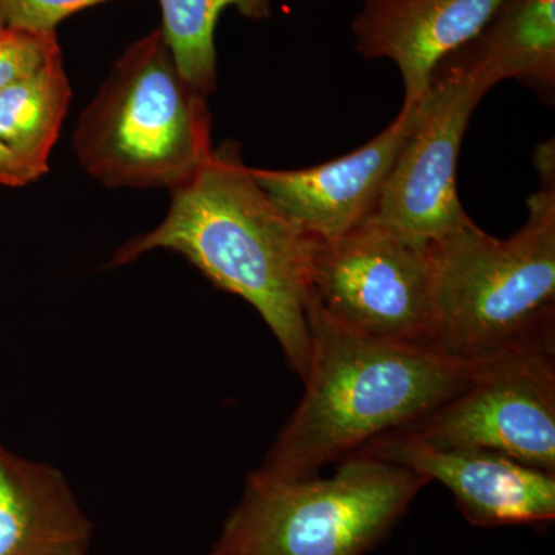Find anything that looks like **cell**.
Instances as JSON below:
<instances>
[{
	"label": "cell",
	"mask_w": 555,
	"mask_h": 555,
	"mask_svg": "<svg viewBox=\"0 0 555 555\" xmlns=\"http://www.w3.org/2000/svg\"><path fill=\"white\" fill-rule=\"evenodd\" d=\"M158 228L113 255L118 268L156 248L188 258L214 286L246 299L275 335L288 366L308 375V301L317 240L284 215L251 178L236 145L224 144L171 189Z\"/></svg>",
	"instance_id": "cell-1"
},
{
	"label": "cell",
	"mask_w": 555,
	"mask_h": 555,
	"mask_svg": "<svg viewBox=\"0 0 555 555\" xmlns=\"http://www.w3.org/2000/svg\"><path fill=\"white\" fill-rule=\"evenodd\" d=\"M310 358L305 393L258 469L259 480L320 476L374 438L396 433L466 389L492 361L456 360L364 337L309 297ZM499 360V358H496Z\"/></svg>",
	"instance_id": "cell-2"
},
{
	"label": "cell",
	"mask_w": 555,
	"mask_h": 555,
	"mask_svg": "<svg viewBox=\"0 0 555 555\" xmlns=\"http://www.w3.org/2000/svg\"><path fill=\"white\" fill-rule=\"evenodd\" d=\"M540 185L524 228L496 240L470 219L433 241L430 349L465 361L555 350L554 147L539 149Z\"/></svg>",
	"instance_id": "cell-3"
},
{
	"label": "cell",
	"mask_w": 555,
	"mask_h": 555,
	"mask_svg": "<svg viewBox=\"0 0 555 555\" xmlns=\"http://www.w3.org/2000/svg\"><path fill=\"white\" fill-rule=\"evenodd\" d=\"M75 152L107 188H169L210 158L206 96L182 78L163 31L131 43L80 116Z\"/></svg>",
	"instance_id": "cell-4"
},
{
	"label": "cell",
	"mask_w": 555,
	"mask_h": 555,
	"mask_svg": "<svg viewBox=\"0 0 555 555\" xmlns=\"http://www.w3.org/2000/svg\"><path fill=\"white\" fill-rule=\"evenodd\" d=\"M427 483L422 474L366 454L332 477H247L207 555H364L377 547Z\"/></svg>",
	"instance_id": "cell-5"
},
{
	"label": "cell",
	"mask_w": 555,
	"mask_h": 555,
	"mask_svg": "<svg viewBox=\"0 0 555 555\" xmlns=\"http://www.w3.org/2000/svg\"><path fill=\"white\" fill-rule=\"evenodd\" d=\"M434 280L433 241L372 215L338 238L317 240L310 298L364 337L430 349Z\"/></svg>",
	"instance_id": "cell-6"
},
{
	"label": "cell",
	"mask_w": 555,
	"mask_h": 555,
	"mask_svg": "<svg viewBox=\"0 0 555 555\" xmlns=\"http://www.w3.org/2000/svg\"><path fill=\"white\" fill-rule=\"evenodd\" d=\"M443 449H483L555 473V350L499 358L466 389L396 430Z\"/></svg>",
	"instance_id": "cell-7"
},
{
	"label": "cell",
	"mask_w": 555,
	"mask_h": 555,
	"mask_svg": "<svg viewBox=\"0 0 555 555\" xmlns=\"http://www.w3.org/2000/svg\"><path fill=\"white\" fill-rule=\"evenodd\" d=\"M486 93L451 54L438 62L379 198L375 215L382 221L426 241L470 221L456 193V163L467 124Z\"/></svg>",
	"instance_id": "cell-8"
},
{
	"label": "cell",
	"mask_w": 555,
	"mask_h": 555,
	"mask_svg": "<svg viewBox=\"0 0 555 555\" xmlns=\"http://www.w3.org/2000/svg\"><path fill=\"white\" fill-rule=\"evenodd\" d=\"M356 454L408 467L440 481L456 507L480 528L528 525L546 528L555 518V473L526 466L483 449H443L397 433L374 438Z\"/></svg>",
	"instance_id": "cell-9"
},
{
	"label": "cell",
	"mask_w": 555,
	"mask_h": 555,
	"mask_svg": "<svg viewBox=\"0 0 555 555\" xmlns=\"http://www.w3.org/2000/svg\"><path fill=\"white\" fill-rule=\"evenodd\" d=\"M418 108L420 101L403 105L382 133L341 158L301 170L250 169L251 178L312 238H338L377 211Z\"/></svg>",
	"instance_id": "cell-10"
},
{
	"label": "cell",
	"mask_w": 555,
	"mask_h": 555,
	"mask_svg": "<svg viewBox=\"0 0 555 555\" xmlns=\"http://www.w3.org/2000/svg\"><path fill=\"white\" fill-rule=\"evenodd\" d=\"M503 0H364L352 21L366 61L397 65L403 105L422 100L438 62L469 42Z\"/></svg>",
	"instance_id": "cell-11"
},
{
	"label": "cell",
	"mask_w": 555,
	"mask_h": 555,
	"mask_svg": "<svg viewBox=\"0 0 555 555\" xmlns=\"http://www.w3.org/2000/svg\"><path fill=\"white\" fill-rule=\"evenodd\" d=\"M91 524L56 467L0 444V555L86 554Z\"/></svg>",
	"instance_id": "cell-12"
},
{
	"label": "cell",
	"mask_w": 555,
	"mask_h": 555,
	"mask_svg": "<svg viewBox=\"0 0 555 555\" xmlns=\"http://www.w3.org/2000/svg\"><path fill=\"white\" fill-rule=\"evenodd\" d=\"M452 57L486 90L507 79L555 98V0H503L483 28Z\"/></svg>",
	"instance_id": "cell-13"
},
{
	"label": "cell",
	"mask_w": 555,
	"mask_h": 555,
	"mask_svg": "<svg viewBox=\"0 0 555 555\" xmlns=\"http://www.w3.org/2000/svg\"><path fill=\"white\" fill-rule=\"evenodd\" d=\"M72 89L62 54H54L27 78L0 90V142L33 178L49 171L51 150L67 116Z\"/></svg>",
	"instance_id": "cell-14"
},
{
	"label": "cell",
	"mask_w": 555,
	"mask_h": 555,
	"mask_svg": "<svg viewBox=\"0 0 555 555\" xmlns=\"http://www.w3.org/2000/svg\"><path fill=\"white\" fill-rule=\"evenodd\" d=\"M164 39L182 78L204 96L217 86L215 31L222 11L235 7L248 20L270 16L272 0H159Z\"/></svg>",
	"instance_id": "cell-15"
},
{
	"label": "cell",
	"mask_w": 555,
	"mask_h": 555,
	"mask_svg": "<svg viewBox=\"0 0 555 555\" xmlns=\"http://www.w3.org/2000/svg\"><path fill=\"white\" fill-rule=\"evenodd\" d=\"M61 53L56 33H33L5 27L0 30V90L27 78L50 57Z\"/></svg>",
	"instance_id": "cell-16"
},
{
	"label": "cell",
	"mask_w": 555,
	"mask_h": 555,
	"mask_svg": "<svg viewBox=\"0 0 555 555\" xmlns=\"http://www.w3.org/2000/svg\"><path fill=\"white\" fill-rule=\"evenodd\" d=\"M104 2L108 0H0V17L5 27L50 33L72 14Z\"/></svg>",
	"instance_id": "cell-17"
},
{
	"label": "cell",
	"mask_w": 555,
	"mask_h": 555,
	"mask_svg": "<svg viewBox=\"0 0 555 555\" xmlns=\"http://www.w3.org/2000/svg\"><path fill=\"white\" fill-rule=\"evenodd\" d=\"M35 181L27 167L0 142V185L22 188Z\"/></svg>",
	"instance_id": "cell-18"
},
{
	"label": "cell",
	"mask_w": 555,
	"mask_h": 555,
	"mask_svg": "<svg viewBox=\"0 0 555 555\" xmlns=\"http://www.w3.org/2000/svg\"><path fill=\"white\" fill-rule=\"evenodd\" d=\"M2 28H5V24H3L2 17H0V30H2Z\"/></svg>",
	"instance_id": "cell-19"
},
{
	"label": "cell",
	"mask_w": 555,
	"mask_h": 555,
	"mask_svg": "<svg viewBox=\"0 0 555 555\" xmlns=\"http://www.w3.org/2000/svg\"><path fill=\"white\" fill-rule=\"evenodd\" d=\"M75 555H86V554H75Z\"/></svg>",
	"instance_id": "cell-20"
}]
</instances>
